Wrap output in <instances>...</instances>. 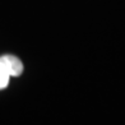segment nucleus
Wrapping results in <instances>:
<instances>
[{"instance_id":"f257e3e1","label":"nucleus","mask_w":125,"mask_h":125,"mask_svg":"<svg viewBox=\"0 0 125 125\" xmlns=\"http://www.w3.org/2000/svg\"><path fill=\"white\" fill-rule=\"evenodd\" d=\"M23 72L22 61L13 55L0 56V89L8 86L10 77H18Z\"/></svg>"}]
</instances>
